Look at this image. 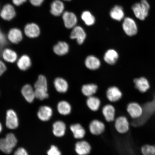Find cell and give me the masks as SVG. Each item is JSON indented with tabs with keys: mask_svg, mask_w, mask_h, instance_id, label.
I'll return each instance as SVG.
<instances>
[{
	"mask_svg": "<svg viewBox=\"0 0 155 155\" xmlns=\"http://www.w3.org/2000/svg\"><path fill=\"white\" fill-rule=\"evenodd\" d=\"M67 126L64 122L62 120H57L54 122L53 125V133L55 137H62L66 134Z\"/></svg>",
	"mask_w": 155,
	"mask_h": 155,
	"instance_id": "obj_13",
	"label": "cell"
},
{
	"mask_svg": "<svg viewBox=\"0 0 155 155\" xmlns=\"http://www.w3.org/2000/svg\"><path fill=\"white\" fill-rule=\"evenodd\" d=\"M134 82L135 85V88L141 92H146L150 88V83L145 77L135 78L134 80Z\"/></svg>",
	"mask_w": 155,
	"mask_h": 155,
	"instance_id": "obj_20",
	"label": "cell"
},
{
	"mask_svg": "<svg viewBox=\"0 0 155 155\" xmlns=\"http://www.w3.org/2000/svg\"><path fill=\"white\" fill-rule=\"evenodd\" d=\"M150 5L147 0H141L140 2L134 4L132 9L135 16L141 21H144L148 17Z\"/></svg>",
	"mask_w": 155,
	"mask_h": 155,
	"instance_id": "obj_2",
	"label": "cell"
},
{
	"mask_svg": "<svg viewBox=\"0 0 155 155\" xmlns=\"http://www.w3.org/2000/svg\"><path fill=\"white\" fill-rule=\"evenodd\" d=\"M86 105L91 111L96 112L100 109L101 105V101L97 97L93 96L87 98Z\"/></svg>",
	"mask_w": 155,
	"mask_h": 155,
	"instance_id": "obj_21",
	"label": "cell"
},
{
	"mask_svg": "<svg viewBox=\"0 0 155 155\" xmlns=\"http://www.w3.org/2000/svg\"><path fill=\"white\" fill-rule=\"evenodd\" d=\"M44 0H30V2L32 5L35 6H39L43 2Z\"/></svg>",
	"mask_w": 155,
	"mask_h": 155,
	"instance_id": "obj_42",
	"label": "cell"
},
{
	"mask_svg": "<svg viewBox=\"0 0 155 155\" xmlns=\"http://www.w3.org/2000/svg\"><path fill=\"white\" fill-rule=\"evenodd\" d=\"M64 6L60 0H54L51 5L50 12L55 16H59L63 12Z\"/></svg>",
	"mask_w": 155,
	"mask_h": 155,
	"instance_id": "obj_28",
	"label": "cell"
},
{
	"mask_svg": "<svg viewBox=\"0 0 155 155\" xmlns=\"http://www.w3.org/2000/svg\"><path fill=\"white\" fill-rule=\"evenodd\" d=\"M86 38V34L82 27L75 26L73 28L70 35L71 39H75L78 44H82L84 43Z\"/></svg>",
	"mask_w": 155,
	"mask_h": 155,
	"instance_id": "obj_12",
	"label": "cell"
},
{
	"mask_svg": "<svg viewBox=\"0 0 155 155\" xmlns=\"http://www.w3.org/2000/svg\"><path fill=\"white\" fill-rule=\"evenodd\" d=\"M14 155H28V152L25 149L19 148L15 151Z\"/></svg>",
	"mask_w": 155,
	"mask_h": 155,
	"instance_id": "obj_40",
	"label": "cell"
},
{
	"mask_svg": "<svg viewBox=\"0 0 155 155\" xmlns=\"http://www.w3.org/2000/svg\"><path fill=\"white\" fill-rule=\"evenodd\" d=\"M57 110L60 115L67 116L70 115L72 112V108L69 102L66 101H62L58 103Z\"/></svg>",
	"mask_w": 155,
	"mask_h": 155,
	"instance_id": "obj_24",
	"label": "cell"
},
{
	"mask_svg": "<svg viewBox=\"0 0 155 155\" xmlns=\"http://www.w3.org/2000/svg\"><path fill=\"white\" fill-rule=\"evenodd\" d=\"M48 155H62L61 151L55 145H52L47 152Z\"/></svg>",
	"mask_w": 155,
	"mask_h": 155,
	"instance_id": "obj_38",
	"label": "cell"
},
{
	"mask_svg": "<svg viewBox=\"0 0 155 155\" xmlns=\"http://www.w3.org/2000/svg\"><path fill=\"white\" fill-rule=\"evenodd\" d=\"M25 33L30 38H35L39 35L40 30L39 27L34 23L27 24L25 28Z\"/></svg>",
	"mask_w": 155,
	"mask_h": 155,
	"instance_id": "obj_19",
	"label": "cell"
},
{
	"mask_svg": "<svg viewBox=\"0 0 155 155\" xmlns=\"http://www.w3.org/2000/svg\"><path fill=\"white\" fill-rule=\"evenodd\" d=\"M69 45L64 41H59L54 46L53 51L57 55L61 56L67 54L69 51Z\"/></svg>",
	"mask_w": 155,
	"mask_h": 155,
	"instance_id": "obj_26",
	"label": "cell"
},
{
	"mask_svg": "<svg viewBox=\"0 0 155 155\" xmlns=\"http://www.w3.org/2000/svg\"><path fill=\"white\" fill-rule=\"evenodd\" d=\"M101 61L99 58L94 55L87 56L85 60V66L89 70L95 71L101 66Z\"/></svg>",
	"mask_w": 155,
	"mask_h": 155,
	"instance_id": "obj_14",
	"label": "cell"
},
{
	"mask_svg": "<svg viewBox=\"0 0 155 155\" xmlns=\"http://www.w3.org/2000/svg\"><path fill=\"white\" fill-rule=\"evenodd\" d=\"M102 114L107 123H113L116 119V110L111 104H107L102 107Z\"/></svg>",
	"mask_w": 155,
	"mask_h": 155,
	"instance_id": "obj_8",
	"label": "cell"
},
{
	"mask_svg": "<svg viewBox=\"0 0 155 155\" xmlns=\"http://www.w3.org/2000/svg\"><path fill=\"white\" fill-rule=\"evenodd\" d=\"M16 15L15 10L12 5L10 4L5 5L2 9L0 15L3 19L11 21Z\"/></svg>",
	"mask_w": 155,
	"mask_h": 155,
	"instance_id": "obj_16",
	"label": "cell"
},
{
	"mask_svg": "<svg viewBox=\"0 0 155 155\" xmlns=\"http://www.w3.org/2000/svg\"><path fill=\"white\" fill-rule=\"evenodd\" d=\"M69 130L73 138L76 141L85 139L86 137V130L80 123L76 122L71 124L69 126Z\"/></svg>",
	"mask_w": 155,
	"mask_h": 155,
	"instance_id": "obj_6",
	"label": "cell"
},
{
	"mask_svg": "<svg viewBox=\"0 0 155 155\" xmlns=\"http://www.w3.org/2000/svg\"><path fill=\"white\" fill-rule=\"evenodd\" d=\"M106 97L109 101L115 102L119 101L123 96L121 91L117 87L111 86L106 91Z\"/></svg>",
	"mask_w": 155,
	"mask_h": 155,
	"instance_id": "obj_11",
	"label": "cell"
},
{
	"mask_svg": "<svg viewBox=\"0 0 155 155\" xmlns=\"http://www.w3.org/2000/svg\"><path fill=\"white\" fill-rule=\"evenodd\" d=\"M8 38L12 43L15 44H18L22 39V32L18 28L11 29L8 34Z\"/></svg>",
	"mask_w": 155,
	"mask_h": 155,
	"instance_id": "obj_23",
	"label": "cell"
},
{
	"mask_svg": "<svg viewBox=\"0 0 155 155\" xmlns=\"http://www.w3.org/2000/svg\"><path fill=\"white\" fill-rule=\"evenodd\" d=\"M19 121L16 112L12 110L7 112L6 125L10 129H16L18 127Z\"/></svg>",
	"mask_w": 155,
	"mask_h": 155,
	"instance_id": "obj_10",
	"label": "cell"
},
{
	"mask_svg": "<svg viewBox=\"0 0 155 155\" xmlns=\"http://www.w3.org/2000/svg\"><path fill=\"white\" fill-rule=\"evenodd\" d=\"M74 150L77 155H90L92 151L91 144L85 139L75 141Z\"/></svg>",
	"mask_w": 155,
	"mask_h": 155,
	"instance_id": "obj_5",
	"label": "cell"
},
{
	"mask_svg": "<svg viewBox=\"0 0 155 155\" xmlns=\"http://www.w3.org/2000/svg\"><path fill=\"white\" fill-rule=\"evenodd\" d=\"M27 0H12L14 4L17 6H19L23 4Z\"/></svg>",
	"mask_w": 155,
	"mask_h": 155,
	"instance_id": "obj_43",
	"label": "cell"
},
{
	"mask_svg": "<svg viewBox=\"0 0 155 155\" xmlns=\"http://www.w3.org/2000/svg\"><path fill=\"white\" fill-rule=\"evenodd\" d=\"M98 86L94 83H89L83 85L81 88V92L83 95L89 97L94 95L97 92Z\"/></svg>",
	"mask_w": 155,
	"mask_h": 155,
	"instance_id": "obj_27",
	"label": "cell"
},
{
	"mask_svg": "<svg viewBox=\"0 0 155 155\" xmlns=\"http://www.w3.org/2000/svg\"><path fill=\"white\" fill-rule=\"evenodd\" d=\"M2 55L3 59L9 63H14L17 59L16 52L9 48H6L4 50Z\"/></svg>",
	"mask_w": 155,
	"mask_h": 155,
	"instance_id": "obj_31",
	"label": "cell"
},
{
	"mask_svg": "<svg viewBox=\"0 0 155 155\" xmlns=\"http://www.w3.org/2000/svg\"><path fill=\"white\" fill-rule=\"evenodd\" d=\"M110 15L114 20L121 21L124 17V13L123 8L121 6H115L110 11Z\"/></svg>",
	"mask_w": 155,
	"mask_h": 155,
	"instance_id": "obj_29",
	"label": "cell"
},
{
	"mask_svg": "<svg viewBox=\"0 0 155 155\" xmlns=\"http://www.w3.org/2000/svg\"><path fill=\"white\" fill-rule=\"evenodd\" d=\"M143 155H155V145H145L141 149Z\"/></svg>",
	"mask_w": 155,
	"mask_h": 155,
	"instance_id": "obj_36",
	"label": "cell"
},
{
	"mask_svg": "<svg viewBox=\"0 0 155 155\" xmlns=\"http://www.w3.org/2000/svg\"><path fill=\"white\" fill-rule=\"evenodd\" d=\"M21 93L27 101L29 103L33 102L35 98V91L32 87L29 84L25 85L21 90Z\"/></svg>",
	"mask_w": 155,
	"mask_h": 155,
	"instance_id": "obj_25",
	"label": "cell"
},
{
	"mask_svg": "<svg viewBox=\"0 0 155 155\" xmlns=\"http://www.w3.org/2000/svg\"><path fill=\"white\" fill-rule=\"evenodd\" d=\"M6 43L7 40L5 36L0 29V48L3 47Z\"/></svg>",
	"mask_w": 155,
	"mask_h": 155,
	"instance_id": "obj_39",
	"label": "cell"
},
{
	"mask_svg": "<svg viewBox=\"0 0 155 155\" xmlns=\"http://www.w3.org/2000/svg\"><path fill=\"white\" fill-rule=\"evenodd\" d=\"M89 132L93 136L100 137L105 133L106 126L103 121L100 119H92L88 124Z\"/></svg>",
	"mask_w": 155,
	"mask_h": 155,
	"instance_id": "obj_3",
	"label": "cell"
},
{
	"mask_svg": "<svg viewBox=\"0 0 155 155\" xmlns=\"http://www.w3.org/2000/svg\"><path fill=\"white\" fill-rule=\"evenodd\" d=\"M127 110L130 117L134 120L140 118L143 113V107L136 102H131L128 104Z\"/></svg>",
	"mask_w": 155,
	"mask_h": 155,
	"instance_id": "obj_9",
	"label": "cell"
},
{
	"mask_svg": "<svg viewBox=\"0 0 155 155\" xmlns=\"http://www.w3.org/2000/svg\"><path fill=\"white\" fill-rule=\"evenodd\" d=\"M81 18L87 26H92L95 22V17L88 11L83 12L81 15Z\"/></svg>",
	"mask_w": 155,
	"mask_h": 155,
	"instance_id": "obj_33",
	"label": "cell"
},
{
	"mask_svg": "<svg viewBox=\"0 0 155 155\" xmlns=\"http://www.w3.org/2000/svg\"><path fill=\"white\" fill-rule=\"evenodd\" d=\"M123 28L125 33L129 36L135 35L138 32L136 22L130 17H127L124 19Z\"/></svg>",
	"mask_w": 155,
	"mask_h": 155,
	"instance_id": "obj_7",
	"label": "cell"
},
{
	"mask_svg": "<svg viewBox=\"0 0 155 155\" xmlns=\"http://www.w3.org/2000/svg\"><path fill=\"white\" fill-rule=\"evenodd\" d=\"M54 87L58 92L62 94L67 92L69 89L67 81L61 77H58L54 81Z\"/></svg>",
	"mask_w": 155,
	"mask_h": 155,
	"instance_id": "obj_22",
	"label": "cell"
},
{
	"mask_svg": "<svg viewBox=\"0 0 155 155\" xmlns=\"http://www.w3.org/2000/svg\"><path fill=\"white\" fill-rule=\"evenodd\" d=\"M65 1H71V0H64Z\"/></svg>",
	"mask_w": 155,
	"mask_h": 155,
	"instance_id": "obj_45",
	"label": "cell"
},
{
	"mask_svg": "<svg viewBox=\"0 0 155 155\" xmlns=\"http://www.w3.org/2000/svg\"><path fill=\"white\" fill-rule=\"evenodd\" d=\"M13 149L11 148L6 142L5 138L0 139V150L5 153L10 154Z\"/></svg>",
	"mask_w": 155,
	"mask_h": 155,
	"instance_id": "obj_35",
	"label": "cell"
},
{
	"mask_svg": "<svg viewBox=\"0 0 155 155\" xmlns=\"http://www.w3.org/2000/svg\"><path fill=\"white\" fill-rule=\"evenodd\" d=\"M113 124L116 132L119 135L126 134L128 132L130 128V124L128 119L124 115L116 117Z\"/></svg>",
	"mask_w": 155,
	"mask_h": 155,
	"instance_id": "obj_4",
	"label": "cell"
},
{
	"mask_svg": "<svg viewBox=\"0 0 155 155\" xmlns=\"http://www.w3.org/2000/svg\"><path fill=\"white\" fill-rule=\"evenodd\" d=\"M35 97L40 100H43L47 98L48 97V91L35 89Z\"/></svg>",
	"mask_w": 155,
	"mask_h": 155,
	"instance_id": "obj_37",
	"label": "cell"
},
{
	"mask_svg": "<svg viewBox=\"0 0 155 155\" xmlns=\"http://www.w3.org/2000/svg\"><path fill=\"white\" fill-rule=\"evenodd\" d=\"M7 67L3 62L0 61V76L6 70Z\"/></svg>",
	"mask_w": 155,
	"mask_h": 155,
	"instance_id": "obj_41",
	"label": "cell"
},
{
	"mask_svg": "<svg viewBox=\"0 0 155 155\" xmlns=\"http://www.w3.org/2000/svg\"><path fill=\"white\" fill-rule=\"evenodd\" d=\"M35 89L48 91V83L46 78L43 75H40L34 85Z\"/></svg>",
	"mask_w": 155,
	"mask_h": 155,
	"instance_id": "obj_32",
	"label": "cell"
},
{
	"mask_svg": "<svg viewBox=\"0 0 155 155\" xmlns=\"http://www.w3.org/2000/svg\"><path fill=\"white\" fill-rule=\"evenodd\" d=\"M7 144H8L11 148L13 149L16 146L17 140L16 137L13 133H9L7 134L5 138Z\"/></svg>",
	"mask_w": 155,
	"mask_h": 155,
	"instance_id": "obj_34",
	"label": "cell"
},
{
	"mask_svg": "<svg viewBox=\"0 0 155 155\" xmlns=\"http://www.w3.org/2000/svg\"><path fill=\"white\" fill-rule=\"evenodd\" d=\"M119 58V54L116 50L110 49L104 53V59L108 64L114 65L117 62Z\"/></svg>",
	"mask_w": 155,
	"mask_h": 155,
	"instance_id": "obj_17",
	"label": "cell"
},
{
	"mask_svg": "<svg viewBox=\"0 0 155 155\" xmlns=\"http://www.w3.org/2000/svg\"><path fill=\"white\" fill-rule=\"evenodd\" d=\"M142 107L143 113L142 116L133 122V124L134 127H139L143 125L151 116L155 113V94L152 101L146 103Z\"/></svg>",
	"mask_w": 155,
	"mask_h": 155,
	"instance_id": "obj_1",
	"label": "cell"
},
{
	"mask_svg": "<svg viewBox=\"0 0 155 155\" xmlns=\"http://www.w3.org/2000/svg\"><path fill=\"white\" fill-rule=\"evenodd\" d=\"M31 61L28 55H23L18 60L17 63V66L19 69L23 71L28 69L31 65Z\"/></svg>",
	"mask_w": 155,
	"mask_h": 155,
	"instance_id": "obj_30",
	"label": "cell"
},
{
	"mask_svg": "<svg viewBox=\"0 0 155 155\" xmlns=\"http://www.w3.org/2000/svg\"><path fill=\"white\" fill-rule=\"evenodd\" d=\"M63 19L64 24L67 28H71L75 26L77 22V19L74 13L66 11L63 13Z\"/></svg>",
	"mask_w": 155,
	"mask_h": 155,
	"instance_id": "obj_15",
	"label": "cell"
},
{
	"mask_svg": "<svg viewBox=\"0 0 155 155\" xmlns=\"http://www.w3.org/2000/svg\"><path fill=\"white\" fill-rule=\"evenodd\" d=\"M53 114L52 108L48 106H42L38 112V117L41 120L46 121L51 119Z\"/></svg>",
	"mask_w": 155,
	"mask_h": 155,
	"instance_id": "obj_18",
	"label": "cell"
},
{
	"mask_svg": "<svg viewBox=\"0 0 155 155\" xmlns=\"http://www.w3.org/2000/svg\"><path fill=\"white\" fill-rule=\"evenodd\" d=\"M2 126L1 123H0V133H1L2 130Z\"/></svg>",
	"mask_w": 155,
	"mask_h": 155,
	"instance_id": "obj_44",
	"label": "cell"
}]
</instances>
